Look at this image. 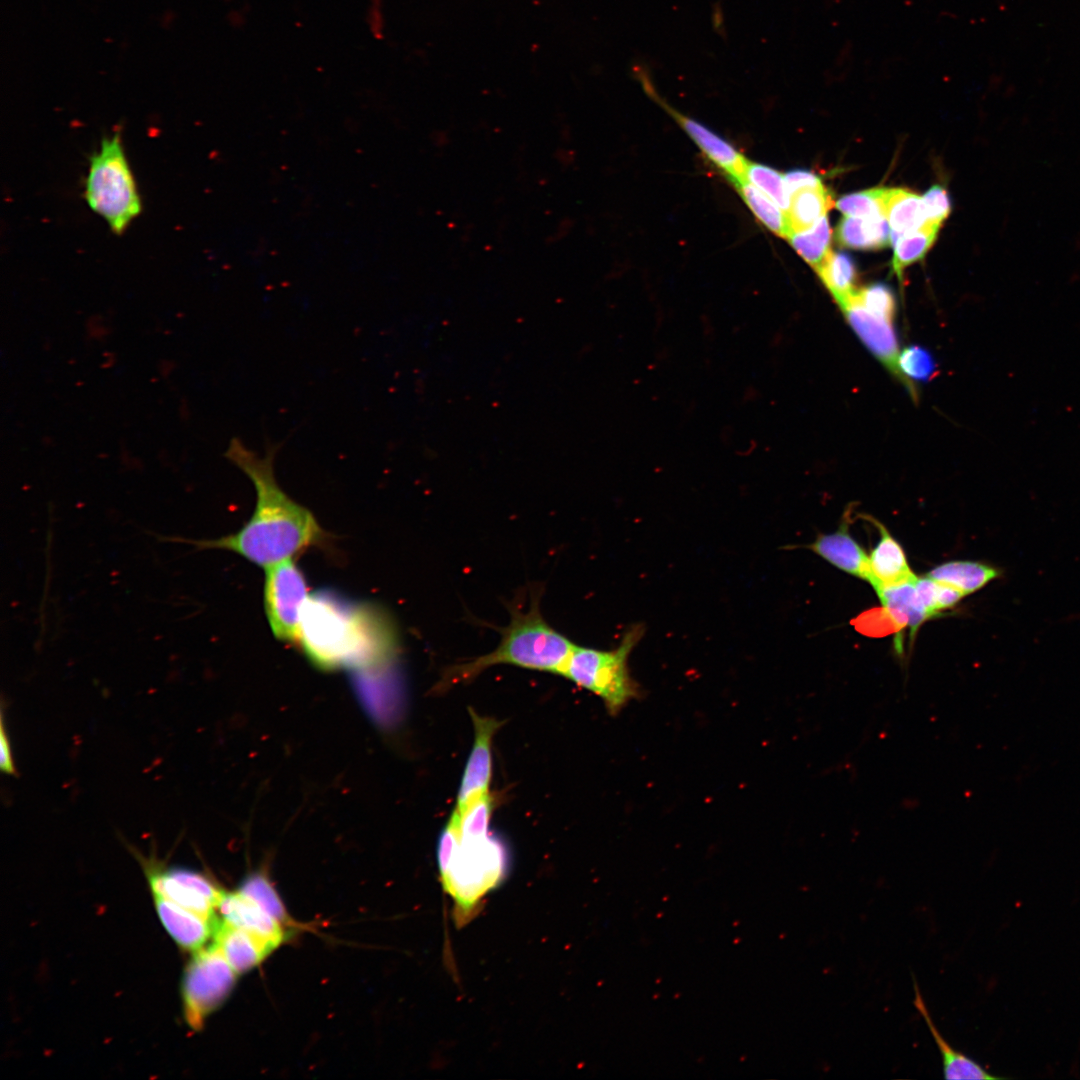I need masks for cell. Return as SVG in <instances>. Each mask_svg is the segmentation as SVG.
<instances>
[{"mask_svg":"<svg viewBox=\"0 0 1080 1080\" xmlns=\"http://www.w3.org/2000/svg\"><path fill=\"white\" fill-rule=\"evenodd\" d=\"M278 449L279 445H269L265 455L260 456L238 438L229 443L225 457L251 480L256 491L255 510L239 531L217 539L156 537L189 544L195 550L232 551L263 568L321 544L326 535L313 514L292 500L276 481L274 459Z\"/></svg>","mask_w":1080,"mask_h":1080,"instance_id":"6da1fadb","label":"cell"},{"mask_svg":"<svg viewBox=\"0 0 1080 1080\" xmlns=\"http://www.w3.org/2000/svg\"><path fill=\"white\" fill-rule=\"evenodd\" d=\"M298 642L322 670L379 666L396 650L393 626L380 610L323 591L303 607Z\"/></svg>","mask_w":1080,"mask_h":1080,"instance_id":"7a4b0ae2","label":"cell"},{"mask_svg":"<svg viewBox=\"0 0 1080 1080\" xmlns=\"http://www.w3.org/2000/svg\"><path fill=\"white\" fill-rule=\"evenodd\" d=\"M440 880L454 902L455 921L466 924L484 897L505 879L509 856L503 842L489 833L468 835L450 817L437 848Z\"/></svg>","mask_w":1080,"mask_h":1080,"instance_id":"3957f363","label":"cell"},{"mask_svg":"<svg viewBox=\"0 0 1080 1080\" xmlns=\"http://www.w3.org/2000/svg\"><path fill=\"white\" fill-rule=\"evenodd\" d=\"M539 599L535 594L526 610L511 609L510 622L503 629L497 647L448 667L440 680V689L472 680L484 670L503 664L560 674L575 644L544 619Z\"/></svg>","mask_w":1080,"mask_h":1080,"instance_id":"277c9868","label":"cell"},{"mask_svg":"<svg viewBox=\"0 0 1080 1080\" xmlns=\"http://www.w3.org/2000/svg\"><path fill=\"white\" fill-rule=\"evenodd\" d=\"M644 632L642 624L631 626L612 650L575 645L560 675L600 697L608 713L617 715L641 695L630 675L628 659Z\"/></svg>","mask_w":1080,"mask_h":1080,"instance_id":"5b68a950","label":"cell"},{"mask_svg":"<svg viewBox=\"0 0 1080 1080\" xmlns=\"http://www.w3.org/2000/svg\"><path fill=\"white\" fill-rule=\"evenodd\" d=\"M85 198L115 233L123 232L140 213V198L118 134L103 139L91 157Z\"/></svg>","mask_w":1080,"mask_h":1080,"instance_id":"8992f818","label":"cell"},{"mask_svg":"<svg viewBox=\"0 0 1080 1080\" xmlns=\"http://www.w3.org/2000/svg\"><path fill=\"white\" fill-rule=\"evenodd\" d=\"M236 974L214 944L197 951L187 967L183 984L184 1013L191 1027L199 1029L226 999Z\"/></svg>","mask_w":1080,"mask_h":1080,"instance_id":"52a82bcc","label":"cell"},{"mask_svg":"<svg viewBox=\"0 0 1080 1080\" xmlns=\"http://www.w3.org/2000/svg\"><path fill=\"white\" fill-rule=\"evenodd\" d=\"M264 608L273 635L298 642L303 607L309 597L305 577L292 558L265 568Z\"/></svg>","mask_w":1080,"mask_h":1080,"instance_id":"ba28073f","label":"cell"},{"mask_svg":"<svg viewBox=\"0 0 1080 1080\" xmlns=\"http://www.w3.org/2000/svg\"><path fill=\"white\" fill-rule=\"evenodd\" d=\"M634 73L647 95L675 119L708 160L721 169L731 182L743 178L748 160L731 143L699 121L669 106L656 92L645 66H637Z\"/></svg>","mask_w":1080,"mask_h":1080,"instance_id":"9c48e42d","label":"cell"},{"mask_svg":"<svg viewBox=\"0 0 1080 1080\" xmlns=\"http://www.w3.org/2000/svg\"><path fill=\"white\" fill-rule=\"evenodd\" d=\"M154 895H159L185 909L214 918L223 891L202 874L184 867L148 870Z\"/></svg>","mask_w":1080,"mask_h":1080,"instance_id":"30bf717a","label":"cell"},{"mask_svg":"<svg viewBox=\"0 0 1080 1080\" xmlns=\"http://www.w3.org/2000/svg\"><path fill=\"white\" fill-rule=\"evenodd\" d=\"M855 293L839 305L848 324L867 349L904 384L911 396L917 399V394L908 385L897 367L900 351L894 323L867 310L858 301Z\"/></svg>","mask_w":1080,"mask_h":1080,"instance_id":"8fae6325","label":"cell"},{"mask_svg":"<svg viewBox=\"0 0 1080 1080\" xmlns=\"http://www.w3.org/2000/svg\"><path fill=\"white\" fill-rule=\"evenodd\" d=\"M470 715L474 726V742L454 809L458 812L475 799L489 793L492 776V739L502 725V722L481 716L473 709H470Z\"/></svg>","mask_w":1080,"mask_h":1080,"instance_id":"7c38bea8","label":"cell"},{"mask_svg":"<svg viewBox=\"0 0 1080 1080\" xmlns=\"http://www.w3.org/2000/svg\"><path fill=\"white\" fill-rule=\"evenodd\" d=\"M217 908L224 921L263 938L275 947L285 937L282 923L252 898L239 891L234 893L223 892Z\"/></svg>","mask_w":1080,"mask_h":1080,"instance_id":"4fadbf2b","label":"cell"},{"mask_svg":"<svg viewBox=\"0 0 1080 1080\" xmlns=\"http://www.w3.org/2000/svg\"><path fill=\"white\" fill-rule=\"evenodd\" d=\"M154 896L159 917L172 938L184 949H202L213 936L217 919L185 909L159 895Z\"/></svg>","mask_w":1080,"mask_h":1080,"instance_id":"5bb4252c","label":"cell"},{"mask_svg":"<svg viewBox=\"0 0 1080 1080\" xmlns=\"http://www.w3.org/2000/svg\"><path fill=\"white\" fill-rule=\"evenodd\" d=\"M213 939V944L237 974L253 968L276 948L263 938L224 920L217 922Z\"/></svg>","mask_w":1080,"mask_h":1080,"instance_id":"9a60e30c","label":"cell"},{"mask_svg":"<svg viewBox=\"0 0 1080 1080\" xmlns=\"http://www.w3.org/2000/svg\"><path fill=\"white\" fill-rule=\"evenodd\" d=\"M880 532V540L868 557L870 584L876 590L905 581L915 580L901 545L878 520L868 517Z\"/></svg>","mask_w":1080,"mask_h":1080,"instance_id":"2e32d148","label":"cell"},{"mask_svg":"<svg viewBox=\"0 0 1080 1080\" xmlns=\"http://www.w3.org/2000/svg\"><path fill=\"white\" fill-rule=\"evenodd\" d=\"M849 518L831 534H822L807 546L838 569L870 582L868 556L848 532Z\"/></svg>","mask_w":1080,"mask_h":1080,"instance_id":"e0dca14e","label":"cell"},{"mask_svg":"<svg viewBox=\"0 0 1080 1080\" xmlns=\"http://www.w3.org/2000/svg\"><path fill=\"white\" fill-rule=\"evenodd\" d=\"M915 580L884 586L875 590L882 603L883 611L890 619L895 632L900 634L903 629L909 628L911 639L920 626L931 618L917 595Z\"/></svg>","mask_w":1080,"mask_h":1080,"instance_id":"ac0fdd59","label":"cell"},{"mask_svg":"<svg viewBox=\"0 0 1080 1080\" xmlns=\"http://www.w3.org/2000/svg\"><path fill=\"white\" fill-rule=\"evenodd\" d=\"M913 987H914V1000L913 1004L916 1010L924 1019L942 1058L943 1076L945 1079H994L995 1077L990 1075L985 1069H983L977 1062L966 1056L965 1054L956 1051L941 1035L940 1031L936 1027L926 1003L921 994L918 982L914 975Z\"/></svg>","mask_w":1080,"mask_h":1080,"instance_id":"d6986e66","label":"cell"},{"mask_svg":"<svg viewBox=\"0 0 1080 1080\" xmlns=\"http://www.w3.org/2000/svg\"><path fill=\"white\" fill-rule=\"evenodd\" d=\"M883 202L891 239L926 226V209L919 195L902 188H885Z\"/></svg>","mask_w":1080,"mask_h":1080,"instance_id":"ffe728a7","label":"cell"},{"mask_svg":"<svg viewBox=\"0 0 1080 1080\" xmlns=\"http://www.w3.org/2000/svg\"><path fill=\"white\" fill-rule=\"evenodd\" d=\"M836 237L842 246L860 250L880 249L891 242L885 216H845L837 226Z\"/></svg>","mask_w":1080,"mask_h":1080,"instance_id":"44dd1931","label":"cell"},{"mask_svg":"<svg viewBox=\"0 0 1080 1080\" xmlns=\"http://www.w3.org/2000/svg\"><path fill=\"white\" fill-rule=\"evenodd\" d=\"M1000 574L999 569L982 562L950 561L936 566L927 576L967 595L980 590Z\"/></svg>","mask_w":1080,"mask_h":1080,"instance_id":"7402d4cb","label":"cell"},{"mask_svg":"<svg viewBox=\"0 0 1080 1080\" xmlns=\"http://www.w3.org/2000/svg\"><path fill=\"white\" fill-rule=\"evenodd\" d=\"M832 206L831 195L824 186L794 193L785 212L790 234L810 229Z\"/></svg>","mask_w":1080,"mask_h":1080,"instance_id":"603a6c76","label":"cell"},{"mask_svg":"<svg viewBox=\"0 0 1080 1080\" xmlns=\"http://www.w3.org/2000/svg\"><path fill=\"white\" fill-rule=\"evenodd\" d=\"M815 270L838 305L857 291L855 263L847 253L830 250Z\"/></svg>","mask_w":1080,"mask_h":1080,"instance_id":"cb8c5ba5","label":"cell"},{"mask_svg":"<svg viewBox=\"0 0 1080 1080\" xmlns=\"http://www.w3.org/2000/svg\"><path fill=\"white\" fill-rule=\"evenodd\" d=\"M754 216L771 232L788 238L790 228L786 213L771 198L744 178L732 182Z\"/></svg>","mask_w":1080,"mask_h":1080,"instance_id":"d4e9b609","label":"cell"},{"mask_svg":"<svg viewBox=\"0 0 1080 1080\" xmlns=\"http://www.w3.org/2000/svg\"><path fill=\"white\" fill-rule=\"evenodd\" d=\"M937 233V228L924 226L919 230L907 232L891 239V243L894 245L892 268L900 281L903 270L925 256L934 243Z\"/></svg>","mask_w":1080,"mask_h":1080,"instance_id":"484cf974","label":"cell"},{"mask_svg":"<svg viewBox=\"0 0 1080 1080\" xmlns=\"http://www.w3.org/2000/svg\"><path fill=\"white\" fill-rule=\"evenodd\" d=\"M793 248L816 268L830 251L831 229L827 216L820 218L810 229L789 235Z\"/></svg>","mask_w":1080,"mask_h":1080,"instance_id":"4316f807","label":"cell"},{"mask_svg":"<svg viewBox=\"0 0 1080 1080\" xmlns=\"http://www.w3.org/2000/svg\"><path fill=\"white\" fill-rule=\"evenodd\" d=\"M897 367L908 385L917 394L913 381L928 382L936 376L937 365L932 354L920 345H909L899 353Z\"/></svg>","mask_w":1080,"mask_h":1080,"instance_id":"83f0119b","label":"cell"},{"mask_svg":"<svg viewBox=\"0 0 1080 1080\" xmlns=\"http://www.w3.org/2000/svg\"><path fill=\"white\" fill-rule=\"evenodd\" d=\"M743 178L771 198L785 212L790 205L784 176L774 168L748 160Z\"/></svg>","mask_w":1080,"mask_h":1080,"instance_id":"f1b7e54d","label":"cell"},{"mask_svg":"<svg viewBox=\"0 0 1080 1080\" xmlns=\"http://www.w3.org/2000/svg\"><path fill=\"white\" fill-rule=\"evenodd\" d=\"M915 587L917 595L930 617L937 616L942 610L952 608L965 596L956 588L928 576L917 577Z\"/></svg>","mask_w":1080,"mask_h":1080,"instance_id":"f546056e","label":"cell"},{"mask_svg":"<svg viewBox=\"0 0 1080 1080\" xmlns=\"http://www.w3.org/2000/svg\"><path fill=\"white\" fill-rule=\"evenodd\" d=\"M238 891L252 898L280 923L288 924L289 917L278 894L262 874L248 876L241 883Z\"/></svg>","mask_w":1080,"mask_h":1080,"instance_id":"4dcf8cb0","label":"cell"},{"mask_svg":"<svg viewBox=\"0 0 1080 1080\" xmlns=\"http://www.w3.org/2000/svg\"><path fill=\"white\" fill-rule=\"evenodd\" d=\"M884 191L885 188H875L847 194L836 202V207L845 216H884Z\"/></svg>","mask_w":1080,"mask_h":1080,"instance_id":"1f68e13d","label":"cell"},{"mask_svg":"<svg viewBox=\"0 0 1080 1080\" xmlns=\"http://www.w3.org/2000/svg\"><path fill=\"white\" fill-rule=\"evenodd\" d=\"M856 298L870 312L894 323L896 298L892 289L881 282L857 290Z\"/></svg>","mask_w":1080,"mask_h":1080,"instance_id":"d6a6232c","label":"cell"},{"mask_svg":"<svg viewBox=\"0 0 1080 1080\" xmlns=\"http://www.w3.org/2000/svg\"><path fill=\"white\" fill-rule=\"evenodd\" d=\"M926 209L927 224L939 229L942 222L951 211L950 198L947 191L940 185H933L922 197Z\"/></svg>","mask_w":1080,"mask_h":1080,"instance_id":"836d02e7","label":"cell"},{"mask_svg":"<svg viewBox=\"0 0 1080 1080\" xmlns=\"http://www.w3.org/2000/svg\"><path fill=\"white\" fill-rule=\"evenodd\" d=\"M786 189L790 197L803 189L820 188L823 186L821 179L814 173L803 170H790L784 175Z\"/></svg>","mask_w":1080,"mask_h":1080,"instance_id":"e575fe53","label":"cell"},{"mask_svg":"<svg viewBox=\"0 0 1080 1080\" xmlns=\"http://www.w3.org/2000/svg\"><path fill=\"white\" fill-rule=\"evenodd\" d=\"M0 744H1V755H0V769H1V771L3 773L7 774V775H16V767L14 765L11 745H10L8 734H7L6 729H5L3 715L1 716V725H0Z\"/></svg>","mask_w":1080,"mask_h":1080,"instance_id":"d590c367","label":"cell"}]
</instances>
